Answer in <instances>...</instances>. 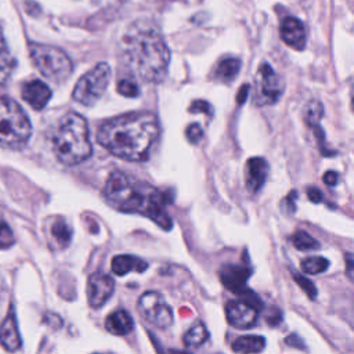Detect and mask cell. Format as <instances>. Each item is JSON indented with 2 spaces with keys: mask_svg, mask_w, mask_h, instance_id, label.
Returning a JSON list of instances; mask_svg holds the SVG:
<instances>
[{
  "mask_svg": "<svg viewBox=\"0 0 354 354\" xmlns=\"http://www.w3.org/2000/svg\"><path fill=\"white\" fill-rule=\"evenodd\" d=\"M159 120L153 112L137 111L104 122L97 142L108 152L127 162H144L159 137Z\"/></svg>",
  "mask_w": 354,
  "mask_h": 354,
  "instance_id": "obj_1",
  "label": "cell"
},
{
  "mask_svg": "<svg viewBox=\"0 0 354 354\" xmlns=\"http://www.w3.org/2000/svg\"><path fill=\"white\" fill-rule=\"evenodd\" d=\"M119 55L133 77L160 83L167 75L170 50L160 32L145 22L134 24L123 33Z\"/></svg>",
  "mask_w": 354,
  "mask_h": 354,
  "instance_id": "obj_2",
  "label": "cell"
},
{
  "mask_svg": "<svg viewBox=\"0 0 354 354\" xmlns=\"http://www.w3.org/2000/svg\"><path fill=\"white\" fill-rule=\"evenodd\" d=\"M102 194L106 202L119 212L145 216L166 231L173 227L171 217L166 210V195L148 183L115 170L106 178Z\"/></svg>",
  "mask_w": 354,
  "mask_h": 354,
  "instance_id": "obj_3",
  "label": "cell"
},
{
  "mask_svg": "<svg viewBox=\"0 0 354 354\" xmlns=\"http://www.w3.org/2000/svg\"><path fill=\"white\" fill-rule=\"evenodd\" d=\"M51 144L57 159L65 166H76L93 153L87 122L76 112H68L59 119Z\"/></svg>",
  "mask_w": 354,
  "mask_h": 354,
  "instance_id": "obj_4",
  "label": "cell"
},
{
  "mask_svg": "<svg viewBox=\"0 0 354 354\" xmlns=\"http://www.w3.org/2000/svg\"><path fill=\"white\" fill-rule=\"evenodd\" d=\"M32 134V124L24 109L10 97L0 95V144L8 148L25 145Z\"/></svg>",
  "mask_w": 354,
  "mask_h": 354,
  "instance_id": "obj_5",
  "label": "cell"
},
{
  "mask_svg": "<svg viewBox=\"0 0 354 354\" xmlns=\"http://www.w3.org/2000/svg\"><path fill=\"white\" fill-rule=\"evenodd\" d=\"M29 54L39 72L51 82H65L73 71L72 61L58 47L40 43H30Z\"/></svg>",
  "mask_w": 354,
  "mask_h": 354,
  "instance_id": "obj_6",
  "label": "cell"
},
{
  "mask_svg": "<svg viewBox=\"0 0 354 354\" xmlns=\"http://www.w3.org/2000/svg\"><path fill=\"white\" fill-rule=\"evenodd\" d=\"M109 82L111 68L106 62H100L76 82L72 98L84 106H91L104 95Z\"/></svg>",
  "mask_w": 354,
  "mask_h": 354,
  "instance_id": "obj_7",
  "label": "cell"
},
{
  "mask_svg": "<svg viewBox=\"0 0 354 354\" xmlns=\"http://www.w3.org/2000/svg\"><path fill=\"white\" fill-rule=\"evenodd\" d=\"M243 299L230 300L225 304L227 322L236 329H249L256 325L261 301L252 292L242 293Z\"/></svg>",
  "mask_w": 354,
  "mask_h": 354,
  "instance_id": "obj_8",
  "label": "cell"
},
{
  "mask_svg": "<svg viewBox=\"0 0 354 354\" xmlns=\"http://www.w3.org/2000/svg\"><path fill=\"white\" fill-rule=\"evenodd\" d=\"M138 314L151 325L165 329L173 324V310L159 292L148 290L142 293L137 303Z\"/></svg>",
  "mask_w": 354,
  "mask_h": 354,
  "instance_id": "obj_9",
  "label": "cell"
},
{
  "mask_svg": "<svg viewBox=\"0 0 354 354\" xmlns=\"http://www.w3.org/2000/svg\"><path fill=\"white\" fill-rule=\"evenodd\" d=\"M254 88V102L260 106L271 105L282 95L283 82L268 62H263L257 71Z\"/></svg>",
  "mask_w": 354,
  "mask_h": 354,
  "instance_id": "obj_10",
  "label": "cell"
},
{
  "mask_svg": "<svg viewBox=\"0 0 354 354\" xmlns=\"http://www.w3.org/2000/svg\"><path fill=\"white\" fill-rule=\"evenodd\" d=\"M115 292V281L105 272H94L87 279V300L91 308L102 307Z\"/></svg>",
  "mask_w": 354,
  "mask_h": 354,
  "instance_id": "obj_11",
  "label": "cell"
},
{
  "mask_svg": "<svg viewBox=\"0 0 354 354\" xmlns=\"http://www.w3.org/2000/svg\"><path fill=\"white\" fill-rule=\"evenodd\" d=\"M252 274V270L241 264H224L220 270L221 283L231 292L242 295L246 292V282Z\"/></svg>",
  "mask_w": 354,
  "mask_h": 354,
  "instance_id": "obj_12",
  "label": "cell"
},
{
  "mask_svg": "<svg viewBox=\"0 0 354 354\" xmlns=\"http://www.w3.org/2000/svg\"><path fill=\"white\" fill-rule=\"evenodd\" d=\"M279 33L283 43L292 47L293 50L300 51L306 47L307 33H306L304 24L300 19L295 17H285L281 22Z\"/></svg>",
  "mask_w": 354,
  "mask_h": 354,
  "instance_id": "obj_13",
  "label": "cell"
},
{
  "mask_svg": "<svg viewBox=\"0 0 354 354\" xmlns=\"http://www.w3.org/2000/svg\"><path fill=\"white\" fill-rule=\"evenodd\" d=\"M268 163L264 158H250L246 162V188L249 192H259L267 181Z\"/></svg>",
  "mask_w": 354,
  "mask_h": 354,
  "instance_id": "obj_14",
  "label": "cell"
},
{
  "mask_svg": "<svg viewBox=\"0 0 354 354\" xmlns=\"http://www.w3.org/2000/svg\"><path fill=\"white\" fill-rule=\"evenodd\" d=\"M22 97L33 109L40 111L50 101L51 90L44 82L35 79V80H30L24 84Z\"/></svg>",
  "mask_w": 354,
  "mask_h": 354,
  "instance_id": "obj_15",
  "label": "cell"
},
{
  "mask_svg": "<svg viewBox=\"0 0 354 354\" xmlns=\"http://www.w3.org/2000/svg\"><path fill=\"white\" fill-rule=\"evenodd\" d=\"M111 268L115 275H126L131 271L144 272L148 268V263L133 254H119L111 261Z\"/></svg>",
  "mask_w": 354,
  "mask_h": 354,
  "instance_id": "obj_16",
  "label": "cell"
},
{
  "mask_svg": "<svg viewBox=\"0 0 354 354\" xmlns=\"http://www.w3.org/2000/svg\"><path fill=\"white\" fill-rule=\"evenodd\" d=\"M134 328V321L126 310H116L105 319V329L115 336L129 335Z\"/></svg>",
  "mask_w": 354,
  "mask_h": 354,
  "instance_id": "obj_17",
  "label": "cell"
},
{
  "mask_svg": "<svg viewBox=\"0 0 354 354\" xmlns=\"http://www.w3.org/2000/svg\"><path fill=\"white\" fill-rule=\"evenodd\" d=\"M0 344L8 351H15L21 346V336L18 333L17 319L12 311H10L0 326Z\"/></svg>",
  "mask_w": 354,
  "mask_h": 354,
  "instance_id": "obj_18",
  "label": "cell"
},
{
  "mask_svg": "<svg viewBox=\"0 0 354 354\" xmlns=\"http://www.w3.org/2000/svg\"><path fill=\"white\" fill-rule=\"evenodd\" d=\"M266 347V339L259 335H245L235 339L231 344L235 353H260Z\"/></svg>",
  "mask_w": 354,
  "mask_h": 354,
  "instance_id": "obj_19",
  "label": "cell"
},
{
  "mask_svg": "<svg viewBox=\"0 0 354 354\" xmlns=\"http://www.w3.org/2000/svg\"><path fill=\"white\" fill-rule=\"evenodd\" d=\"M239 71H241V61L234 57H227L217 64L214 69V76L223 83H231L238 76Z\"/></svg>",
  "mask_w": 354,
  "mask_h": 354,
  "instance_id": "obj_20",
  "label": "cell"
},
{
  "mask_svg": "<svg viewBox=\"0 0 354 354\" xmlns=\"http://www.w3.org/2000/svg\"><path fill=\"white\" fill-rule=\"evenodd\" d=\"M209 339V332L202 322H196L192 325L183 336V343L189 348H198Z\"/></svg>",
  "mask_w": 354,
  "mask_h": 354,
  "instance_id": "obj_21",
  "label": "cell"
},
{
  "mask_svg": "<svg viewBox=\"0 0 354 354\" xmlns=\"http://www.w3.org/2000/svg\"><path fill=\"white\" fill-rule=\"evenodd\" d=\"M50 232H51V236L54 238V241L57 242V245L61 248L68 246L72 239V230L64 218H57L51 224Z\"/></svg>",
  "mask_w": 354,
  "mask_h": 354,
  "instance_id": "obj_22",
  "label": "cell"
},
{
  "mask_svg": "<svg viewBox=\"0 0 354 354\" xmlns=\"http://www.w3.org/2000/svg\"><path fill=\"white\" fill-rule=\"evenodd\" d=\"M324 116V105L318 100H310L303 108V119L310 127L318 126Z\"/></svg>",
  "mask_w": 354,
  "mask_h": 354,
  "instance_id": "obj_23",
  "label": "cell"
},
{
  "mask_svg": "<svg viewBox=\"0 0 354 354\" xmlns=\"http://www.w3.org/2000/svg\"><path fill=\"white\" fill-rule=\"evenodd\" d=\"M14 66V59L11 58L7 44H6V39L0 26V84L7 80L11 69Z\"/></svg>",
  "mask_w": 354,
  "mask_h": 354,
  "instance_id": "obj_24",
  "label": "cell"
},
{
  "mask_svg": "<svg viewBox=\"0 0 354 354\" xmlns=\"http://www.w3.org/2000/svg\"><path fill=\"white\" fill-rule=\"evenodd\" d=\"M290 239H292L293 246L296 249H299V250L307 252V250H317V249H319V242L315 238H313L310 234L303 231V230L296 231L292 235Z\"/></svg>",
  "mask_w": 354,
  "mask_h": 354,
  "instance_id": "obj_25",
  "label": "cell"
},
{
  "mask_svg": "<svg viewBox=\"0 0 354 354\" xmlns=\"http://www.w3.org/2000/svg\"><path fill=\"white\" fill-rule=\"evenodd\" d=\"M301 270L306 274L310 275H315V274H321L324 271L328 270L329 267V260L322 257V256H313V257H307L301 261Z\"/></svg>",
  "mask_w": 354,
  "mask_h": 354,
  "instance_id": "obj_26",
  "label": "cell"
},
{
  "mask_svg": "<svg viewBox=\"0 0 354 354\" xmlns=\"http://www.w3.org/2000/svg\"><path fill=\"white\" fill-rule=\"evenodd\" d=\"M116 90L127 98H136L140 95V87L134 77H122L116 84Z\"/></svg>",
  "mask_w": 354,
  "mask_h": 354,
  "instance_id": "obj_27",
  "label": "cell"
},
{
  "mask_svg": "<svg viewBox=\"0 0 354 354\" xmlns=\"http://www.w3.org/2000/svg\"><path fill=\"white\" fill-rule=\"evenodd\" d=\"M293 279L295 282L301 288V290L307 295L308 299L311 300H315L318 292H317V288H315V283L307 278V277H303L301 274H293Z\"/></svg>",
  "mask_w": 354,
  "mask_h": 354,
  "instance_id": "obj_28",
  "label": "cell"
},
{
  "mask_svg": "<svg viewBox=\"0 0 354 354\" xmlns=\"http://www.w3.org/2000/svg\"><path fill=\"white\" fill-rule=\"evenodd\" d=\"M14 241L15 238L10 225L6 223H0V249H7L12 246Z\"/></svg>",
  "mask_w": 354,
  "mask_h": 354,
  "instance_id": "obj_29",
  "label": "cell"
},
{
  "mask_svg": "<svg viewBox=\"0 0 354 354\" xmlns=\"http://www.w3.org/2000/svg\"><path fill=\"white\" fill-rule=\"evenodd\" d=\"M188 111L191 113H205L207 116H213V106L210 105V102H207L205 100H195V101H192V104L189 105Z\"/></svg>",
  "mask_w": 354,
  "mask_h": 354,
  "instance_id": "obj_30",
  "label": "cell"
},
{
  "mask_svg": "<svg viewBox=\"0 0 354 354\" xmlns=\"http://www.w3.org/2000/svg\"><path fill=\"white\" fill-rule=\"evenodd\" d=\"M185 137L191 144H199V141L203 138V130L198 123H192L187 127Z\"/></svg>",
  "mask_w": 354,
  "mask_h": 354,
  "instance_id": "obj_31",
  "label": "cell"
},
{
  "mask_svg": "<svg viewBox=\"0 0 354 354\" xmlns=\"http://www.w3.org/2000/svg\"><path fill=\"white\" fill-rule=\"evenodd\" d=\"M307 198H308V201L313 202V203H319V202H322L324 195H322V192H321L317 187H308V189H307Z\"/></svg>",
  "mask_w": 354,
  "mask_h": 354,
  "instance_id": "obj_32",
  "label": "cell"
},
{
  "mask_svg": "<svg viewBox=\"0 0 354 354\" xmlns=\"http://www.w3.org/2000/svg\"><path fill=\"white\" fill-rule=\"evenodd\" d=\"M339 181V174L333 170H328L325 174H324V183L329 187H335Z\"/></svg>",
  "mask_w": 354,
  "mask_h": 354,
  "instance_id": "obj_33",
  "label": "cell"
},
{
  "mask_svg": "<svg viewBox=\"0 0 354 354\" xmlns=\"http://www.w3.org/2000/svg\"><path fill=\"white\" fill-rule=\"evenodd\" d=\"M271 314L267 315V321L270 325H278L281 321H282V314L278 308H271L270 310Z\"/></svg>",
  "mask_w": 354,
  "mask_h": 354,
  "instance_id": "obj_34",
  "label": "cell"
},
{
  "mask_svg": "<svg viewBox=\"0 0 354 354\" xmlns=\"http://www.w3.org/2000/svg\"><path fill=\"white\" fill-rule=\"evenodd\" d=\"M296 196H297V192L296 191H292L286 198H285V203L288 205V207L285 210H288L289 213H293L295 209H296V205H295V201H296Z\"/></svg>",
  "mask_w": 354,
  "mask_h": 354,
  "instance_id": "obj_35",
  "label": "cell"
},
{
  "mask_svg": "<svg viewBox=\"0 0 354 354\" xmlns=\"http://www.w3.org/2000/svg\"><path fill=\"white\" fill-rule=\"evenodd\" d=\"M248 93H249V84H245V86H242V87H241V90H239V94H238V97H236L239 104L245 102V98H246Z\"/></svg>",
  "mask_w": 354,
  "mask_h": 354,
  "instance_id": "obj_36",
  "label": "cell"
},
{
  "mask_svg": "<svg viewBox=\"0 0 354 354\" xmlns=\"http://www.w3.org/2000/svg\"><path fill=\"white\" fill-rule=\"evenodd\" d=\"M351 268H353L351 253H347V272H348V278H350V279H351Z\"/></svg>",
  "mask_w": 354,
  "mask_h": 354,
  "instance_id": "obj_37",
  "label": "cell"
}]
</instances>
